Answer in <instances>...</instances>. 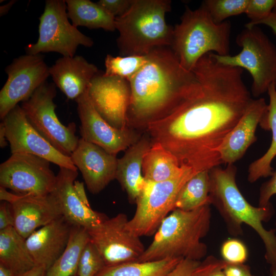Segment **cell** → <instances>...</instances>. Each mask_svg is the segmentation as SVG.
<instances>
[{"label":"cell","mask_w":276,"mask_h":276,"mask_svg":"<svg viewBox=\"0 0 276 276\" xmlns=\"http://www.w3.org/2000/svg\"><path fill=\"white\" fill-rule=\"evenodd\" d=\"M192 72L200 90L145 128L152 142L160 144L180 167L200 172L222 164L220 147L253 99L243 70L219 63L213 53L202 56Z\"/></svg>","instance_id":"cell-1"},{"label":"cell","mask_w":276,"mask_h":276,"mask_svg":"<svg viewBox=\"0 0 276 276\" xmlns=\"http://www.w3.org/2000/svg\"><path fill=\"white\" fill-rule=\"evenodd\" d=\"M146 55L145 64L128 80L131 96L127 111L128 124L145 127L201 89L195 74L181 66L168 47L154 48Z\"/></svg>","instance_id":"cell-2"},{"label":"cell","mask_w":276,"mask_h":276,"mask_svg":"<svg viewBox=\"0 0 276 276\" xmlns=\"http://www.w3.org/2000/svg\"><path fill=\"white\" fill-rule=\"evenodd\" d=\"M236 173L234 164H228L224 169L217 166L209 170L211 204L218 210L232 235H241L243 223L254 229L263 242L265 258L270 265V269H276L275 230H266L263 225V222L272 215L271 205L258 207L251 205L238 189Z\"/></svg>","instance_id":"cell-3"},{"label":"cell","mask_w":276,"mask_h":276,"mask_svg":"<svg viewBox=\"0 0 276 276\" xmlns=\"http://www.w3.org/2000/svg\"><path fill=\"white\" fill-rule=\"evenodd\" d=\"M211 218L210 205L191 211L174 209L162 221L138 261L169 258L200 261L207 254L201 239L209 232Z\"/></svg>","instance_id":"cell-4"},{"label":"cell","mask_w":276,"mask_h":276,"mask_svg":"<svg viewBox=\"0 0 276 276\" xmlns=\"http://www.w3.org/2000/svg\"><path fill=\"white\" fill-rule=\"evenodd\" d=\"M170 0H133L129 10L115 18L121 56L146 55L154 48L171 47L174 27L167 24Z\"/></svg>","instance_id":"cell-5"},{"label":"cell","mask_w":276,"mask_h":276,"mask_svg":"<svg viewBox=\"0 0 276 276\" xmlns=\"http://www.w3.org/2000/svg\"><path fill=\"white\" fill-rule=\"evenodd\" d=\"M231 24L215 23L201 4L195 10L186 7L180 22L174 27L171 49L181 66L192 71L204 55H229Z\"/></svg>","instance_id":"cell-6"},{"label":"cell","mask_w":276,"mask_h":276,"mask_svg":"<svg viewBox=\"0 0 276 276\" xmlns=\"http://www.w3.org/2000/svg\"><path fill=\"white\" fill-rule=\"evenodd\" d=\"M236 42L242 48L235 55L213 56L220 63L246 69L252 83L251 91L255 97L267 92L276 85V47L258 26L246 28L237 36Z\"/></svg>","instance_id":"cell-7"},{"label":"cell","mask_w":276,"mask_h":276,"mask_svg":"<svg viewBox=\"0 0 276 276\" xmlns=\"http://www.w3.org/2000/svg\"><path fill=\"white\" fill-rule=\"evenodd\" d=\"M197 172L186 167L169 179L151 182L145 180L136 201V210L126 228L137 237L154 235L162 221L175 209L177 195L185 183Z\"/></svg>","instance_id":"cell-8"},{"label":"cell","mask_w":276,"mask_h":276,"mask_svg":"<svg viewBox=\"0 0 276 276\" xmlns=\"http://www.w3.org/2000/svg\"><path fill=\"white\" fill-rule=\"evenodd\" d=\"M64 0H47L39 17V37L37 42L26 48V54L57 52L63 56L73 57L81 45L91 47L93 39L81 33L68 21Z\"/></svg>","instance_id":"cell-9"},{"label":"cell","mask_w":276,"mask_h":276,"mask_svg":"<svg viewBox=\"0 0 276 276\" xmlns=\"http://www.w3.org/2000/svg\"><path fill=\"white\" fill-rule=\"evenodd\" d=\"M56 95L55 84L46 81L20 106L33 127L56 149L70 157L79 139L74 123L65 126L58 119L53 101Z\"/></svg>","instance_id":"cell-10"},{"label":"cell","mask_w":276,"mask_h":276,"mask_svg":"<svg viewBox=\"0 0 276 276\" xmlns=\"http://www.w3.org/2000/svg\"><path fill=\"white\" fill-rule=\"evenodd\" d=\"M50 163L32 154H12L0 165V186L19 195L50 194L56 181Z\"/></svg>","instance_id":"cell-11"},{"label":"cell","mask_w":276,"mask_h":276,"mask_svg":"<svg viewBox=\"0 0 276 276\" xmlns=\"http://www.w3.org/2000/svg\"><path fill=\"white\" fill-rule=\"evenodd\" d=\"M50 67L41 54L22 55L5 68L8 79L0 91V118L5 117L20 102L29 99L47 81Z\"/></svg>","instance_id":"cell-12"},{"label":"cell","mask_w":276,"mask_h":276,"mask_svg":"<svg viewBox=\"0 0 276 276\" xmlns=\"http://www.w3.org/2000/svg\"><path fill=\"white\" fill-rule=\"evenodd\" d=\"M127 215L120 213L88 231L90 242L106 266L138 261L145 250L140 237L126 228Z\"/></svg>","instance_id":"cell-13"},{"label":"cell","mask_w":276,"mask_h":276,"mask_svg":"<svg viewBox=\"0 0 276 276\" xmlns=\"http://www.w3.org/2000/svg\"><path fill=\"white\" fill-rule=\"evenodd\" d=\"M11 154L26 153L43 158L59 167L77 170L70 156L56 149L31 125L17 105L2 120Z\"/></svg>","instance_id":"cell-14"},{"label":"cell","mask_w":276,"mask_h":276,"mask_svg":"<svg viewBox=\"0 0 276 276\" xmlns=\"http://www.w3.org/2000/svg\"><path fill=\"white\" fill-rule=\"evenodd\" d=\"M75 101L81 122V138L85 141L117 155L140 139L137 133L128 127L120 129L110 125L96 110L87 91Z\"/></svg>","instance_id":"cell-15"},{"label":"cell","mask_w":276,"mask_h":276,"mask_svg":"<svg viewBox=\"0 0 276 276\" xmlns=\"http://www.w3.org/2000/svg\"><path fill=\"white\" fill-rule=\"evenodd\" d=\"M87 92L96 110L110 125L120 129L127 128L131 96L128 80L105 76L99 72L91 81Z\"/></svg>","instance_id":"cell-16"},{"label":"cell","mask_w":276,"mask_h":276,"mask_svg":"<svg viewBox=\"0 0 276 276\" xmlns=\"http://www.w3.org/2000/svg\"><path fill=\"white\" fill-rule=\"evenodd\" d=\"M70 157L91 193H100L116 179L118 158L94 144L79 139Z\"/></svg>","instance_id":"cell-17"},{"label":"cell","mask_w":276,"mask_h":276,"mask_svg":"<svg viewBox=\"0 0 276 276\" xmlns=\"http://www.w3.org/2000/svg\"><path fill=\"white\" fill-rule=\"evenodd\" d=\"M59 168L51 194L56 199L62 216L73 225L84 227L87 231L98 226L108 217L83 204L77 196L74 188L77 170Z\"/></svg>","instance_id":"cell-18"},{"label":"cell","mask_w":276,"mask_h":276,"mask_svg":"<svg viewBox=\"0 0 276 276\" xmlns=\"http://www.w3.org/2000/svg\"><path fill=\"white\" fill-rule=\"evenodd\" d=\"M10 204L13 227L25 239L39 228L62 216L59 205L51 193L47 195H19Z\"/></svg>","instance_id":"cell-19"},{"label":"cell","mask_w":276,"mask_h":276,"mask_svg":"<svg viewBox=\"0 0 276 276\" xmlns=\"http://www.w3.org/2000/svg\"><path fill=\"white\" fill-rule=\"evenodd\" d=\"M73 225L61 216L34 232L27 239L28 249L36 265L47 270L64 251Z\"/></svg>","instance_id":"cell-20"},{"label":"cell","mask_w":276,"mask_h":276,"mask_svg":"<svg viewBox=\"0 0 276 276\" xmlns=\"http://www.w3.org/2000/svg\"><path fill=\"white\" fill-rule=\"evenodd\" d=\"M267 105L263 98L252 100L241 119L227 135L220 147L219 153L222 163L234 164L243 156L247 149L256 142V129Z\"/></svg>","instance_id":"cell-21"},{"label":"cell","mask_w":276,"mask_h":276,"mask_svg":"<svg viewBox=\"0 0 276 276\" xmlns=\"http://www.w3.org/2000/svg\"><path fill=\"white\" fill-rule=\"evenodd\" d=\"M54 83L66 97L76 100L87 91L99 73L97 67L79 55L63 56L49 68Z\"/></svg>","instance_id":"cell-22"},{"label":"cell","mask_w":276,"mask_h":276,"mask_svg":"<svg viewBox=\"0 0 276 276\" xmlns=\"http://www.w3.org/2000/svg\"><path fill=\"white\" fill-rule=\"evenodd\" d=\"M152 144L151 139L140 137L118 159L116 179L132 202H136L145 185V180L142 174L143 160Z\"/></svg>","instance_id":"cell-23"},{"label":"cell","mask_w":276,"mask_h":276,"mask_svg":"<svg viewBox=\"0 0 276 276\" xmlns=\"http://www.w3.org/2000/svg\"><path fill=\"white\" fill-rule=\"evenodd\" d=\"M0 264L13 276L19 275L36 265L28 249L26 239L14 228L0 231Z\"/></svg>","instance_id":"cell-24"},{"label":"cell","mask_w":276,"mask_h":276,"mask_svg":"<svg viewBox=\"0 0 276 276\" xmlns=\"http://www.w3.org/2000/svg\"><path fill=\"white\" fill-rule=\"evenodd\" d=\"M269 102L259 125L272 132L269 148L261 157L252 162L248 169L247 179L253 183L262 177L271 176L273 173L271 163L276 156V85L272 84L267 91Z\"/></svg>","instance_id":"cell-25"},{"label":"cell","mask_w":276,"mask_h":276,"mask_svg":"<svg viewBox=\"0 0 276 276\" xmlns=\"http://www.w3.org/2000/svg\"><path fill=\"white\" fill-rule=\"evenodd\" d=\"M67 14L75 27L116 30L115 17L97 3L89 0H66Z\"/></svg>","instance_id":"cell-26"},{"label":"cell","mask_w":276,"mask_h":276,"mask_svg":"<svg viewBox=\"0 0 276 276\" xmlns=\"http://www.w3.org/2000/svg\"><path fill=\"white\" fill-rule=\"evenodd\" d=\"M185 168L180 167L176 158L160 144L152 142L144 155L142 172L146 181L159 182L175 177Z\"/></svg>","instance_id":"cell-27"},{"label":"cell","mask_w":276,"mask_h":276,"mask_svg":"<svg viewBox=\"0 0 276 276\" xmlns=\"http://www.w3.org/2000/svg\"><path fill=\"white\" fill-rule=\"evenodd\" d=\"M89 241L88 231L74 225L64 251L47 270L45 276H72L75 274L81 252Z\"/></svg>","instance_id":"cell-28"},{"label":"cell","mask_w":276,"mask_h":276,"mask_svg":"<svg viewBox=\"0 0 276 276\" xmlns=\"http://www.w3.org/2000/svg\"><path fill=\"white\" fill-rule=\"evenodd\" d=\"M181 259L169 258L105 266L96 276H167Z\"/></svg>","instance_id":"cell-29"},{"label":"cell","mask_w":276,"mask_h":276,"mask_svg":"<svg viewBox=\"0 0 276 276\" xmlns=\"http://www.w3.org/2000/svg\"><path fill=\"white\" fill-rule=\"evenodd\" d=\"M209 170L197 173L189 179L179 192L175 209L191 211L211 205Z\"/></svg>","instance_id":"cell-30"},{"label":"cell","mask_w":276,"mask_h":276,"mask_svg":"<svg viewBox=\"0 0 276 276\" xmlns=\"http://www.w3.org/2000/svg\"><path fill=\"white\" fill-rule=\"evenodd\" d=\"M147 55H129L114 57L107 55L105 59L107 77H119L128 80L135 75L145 64Z\"/></svg>","instance_id":"cell-31"},{"label":"cell","mask_w":276,"mask_h":276,"mask_svg":"<svg viewBox=\"0 0 276 276\" xmlns=\"http://www.w3.org/2000/svg\"><path fill=\"white\" fill-rule=\"evenodd\" d=\"M249 0H205L202 5L213 21L221 24L233 16L245 13Z\"/></svg>","instance_id":"cell-32"},{"label":"cell","mask_w":276,"mask_h":276,"mask_svg":"<svg viewBox=\"0 0 276 276\" xmlns=\"http://www.w3.org/2000/svg\"><path fill=\"white\" fill-rule=\"evenodd\" d=\"M105 266L103 258L89 239L80 257L78 276H96Z\"/></svg>","instance_id":"cell-33"},{"label":"cell","mask_w":276,"mask_h":276,"mask_svg":"<svg viewBox=\"0 0 276 276\" xmlns=\"http://www.w3.org/2000/svg\"><path fill=\"white\" fill-rule=\"evenodd\" d=\"M223 260L231 264H244L248 258L246 245L236 238H229L224 241L220 248Z\"/></svg>","instance_id":"cell-34"},{"label":"cell","mask_w":276,"mask_h":276,"mask_svg":"<svg viewBox=\"0 0 276 276\" xmlns=\"http://www.w3.org/2000/svg\"><path fill=\"white\" fill-rule=\"evenodd\" d=\"M276 8V0H249L245 13L250 21L245 25L249 28L268 17Z\"/></svg>","instance_id":"cell-35"},{"label":"cell","mask_w":276,"mask_h":276,"mask_svg":"<svg viewBox=\"0 0 276 276\" xmlns=\"http://www.w3.org/2000/svg\"><path fill=\"white\" fill-rule=\"evenodd\" d=\"M225 262L213 256L206 257L194 269L192 276H226L223 271Z\"/></svg>","instance_id":"cell-36"},{"label":"cell","mask_w":276,"mask_h":276,"mask_svg":"<svg viewBox=\"0 0 276 276\" xmlns=\"http://www.w3.org/2000/svg\"><path fill=\"white\" fill-rule=\"evenodd\" d=\"M132 2L133 0H100L97 3L116 18L124 14Z\"/></svg>","instance_id":"cell-37"},{"label":"cell","mask_w":276,"mask_h":276,"mask_svg":"<svg viewBox=\"0 0 276 276\" xmlns=\"http://www.w3.org/2000/svg\"><path fill=\"white\" fill-rule=\"evenodd\" d=\"M276 194V171L273 172L271 178L261 187L259 199V206H266L270 204V199ZM276 232V223H275Z\"/></svg>","instance_id":"cell-38"},{"label":"cell","mask_w":276,"mask_h":276,"mask_svg":"<svg viewBox=\"0 0 276 276\" xmlns=\"http://www.w3.org/2000/svg\"><path fill=\"white\" fill-rule=\"evenodd\" d=\"M200 261L182 259L167 276H192Z\"/></svg>","instance_id":"cell-39"},{"label":"cell","mask_w":276,"mask_h":276,"mask_svg":"<svg viewBox=\"0 0 276 276\" xmlns=\"http://www.w3.org/2000/svg\"><path fill=\"white\" fill-rule=\"evenodd\" d=\"M223 271L226 276H255L251 273L249 267L244 264H231L225 262Z\"/></svg>","instance_id":"cell-40"},{"label":"cell","mask_w":276,"mask_h":276,"mask_svg":"<svg viewBox=\"0 0 276 276\" xmlns=\"http://www.w3.org/2000/svg\"><path fill=\"white\" fill-rule=\"evenodd\" d=\"M14 220L10 204L3 201L0 205V231L13 227Z\"/></svg>","instance_id":"cell-41"},{"label":"cell","mask_w":276,"mask_h":276,"mask_svg":"<svg viewBox=\"0 0 276 276\" xmlns=\"http://www.w3.org/2000/svg\"><path fill=\"white\" fill-rule=\"evenodd\" d=\"M74 188L81 201L85 205L90 206L85 191L84 183L76 180L74 183Z\"/></svg>","instance_id":"cell-42"},{"label":"cell","mask_w":276,"mask_h":276,"mask_svg":"<svg viewBox=\"0 0 276 276\" xmlns=\"http://www.w3.org/2000/svg\"><path fill=\"white\" fill-rule=\"evenodd\" d=\"M259 25L267 26L276 34V8L273 10L268 17L258 22L255 26Z\"/></svg>","instance_id":"cell-43"},{"label":"cell","mask_w":276,"mask_h":276,"mask_svg":"<svg viewBox=\"0 0 276 276\" xmlns=\"http://www.w3.org/2000/svg\"><path fill=\"white\" fill-rule=\"evenodd\" d=\"M19 194L8 192L6 189L0 186V200L9 204L14 202L18 197Z\"/></svg>","instance_id":"cell-44"},{"label":"cell","mask_w":276,"mask_h":276,"mask_svg":"<svg viewBox=\"0 0 276 276\" xmlns=\"http://www.w3.org/2000/svg\"><path fill=\"white\" fill-rule=\"evenodd\" d=\"M46 271L43 267L35 265L31 269L18 276H45Z\"/></svg>","instance_id":"cell-45"},{"label":"cell","mask_w":276,"mask_h":276,"mask_svg":"<svg viewBox=\"0 0 276 276\" xmlns=\"http://www.w3.org/2000/svg\"><path fill=\"white\" fill-rule=\"evenodd\" d=\"M8 141L6 134V129L4 123L2 121L0 123V147L4 148L8 146Z\"/></svg>","instance_id":"cell-46"},{"label":"cell","mask_w":276,"mask_h":276,"mask_svg":"<svg viewBox=\"0 0 276 276\" xmlns=\"http://www.w3.org/2000/svg\"><path fill=\"white\" fill-rule=\"evenodd\" d=\"M16 1L12 0L7 4L0 7V16H4L7 14L12 6L15 3Z\"/></svg>","instance_id":"cell-47"},{"label":"cell","mask_w":276,"mask_h":276,"mask_svg":"<svg viewBox=\"0 0 276 276\" xmlns=\"http://www.w3.org/2000/svg\"><path fill=\"white\" fill-rule=\"evenodd\" d=\"M0 276H13V275L8 269L0 264Z\"/></svg>","instance_id":"cell-48"},{"label":"cell","mask_w":276,"mask_h":276,"mask_svg":"<svg viewBox=\"0 0 276 276\" xmlns=\"http://www.w3.org/2000/svg\"><path fill=\"white\" fill-rule=\"evenodd\" d=\"M270 276H276V269H270Z\"/></svg>","instance_id":"cell-49"}]
</instances>
